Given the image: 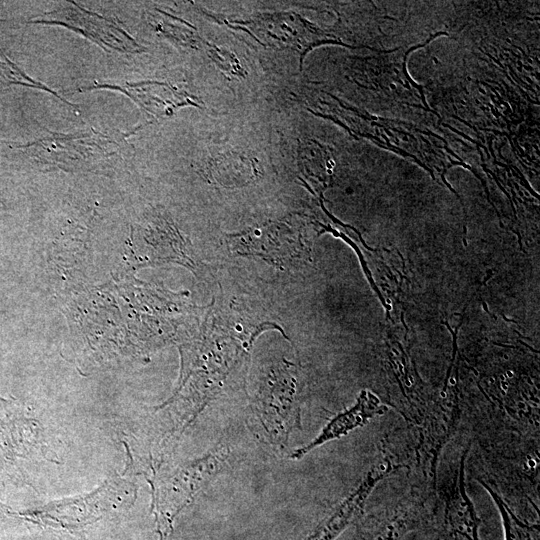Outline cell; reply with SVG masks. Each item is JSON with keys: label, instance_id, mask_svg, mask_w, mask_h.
<instances>
[{"label": "cell", "instance_id": "8", "mask_svg": "<svg viewBox=\"0 0 540 540\" xmlns=\"http://www.w3.org/2000/svg\"><path fill=\"white\" fill-rule=\"evenodd\" d=\"M209 174L221 184H245L256 175L253 159L242 155H223L210 162Z\"/></svg>", "mask_w": 540, "mask_h": 540}, {"label": "cell", "instance_id": "6", "mask_svg": "<svg viewBox=\"0 0 540 540\" xmlns=\"http://www.w3.org/2000/svg\"><path fill=\"white\" fill-rule=\"evenodd\" d=\"M468 452L469 445L461 453L454 479L446 495L443 530L451 540H480L478 532L480 519L465 486V463Z\"/></svg>", "mask_w": 540, "mask_h": 540}, {"label": "cell", "instance_id": "2", "mask_svg": "<svg viewBox=\"0 0 540 540\" xmlns=\"http://www.w3.org/2000/svg\"><path fill=\"white\" fill-rule=\"evenodd\" d=\"M224 23L236 24L240 29L254 35L255 39L257 37L270 39L279 46L298 51L300 67L303 57L312 48L325 43L344 45L336 40L321 39L319 30L300 15L292 12L262 13L248 20H224Z\"/></svg>", "mask_w": 540, "mask_h": 540}, {"label": "cell", "instance_id": "3", "mask_svg": "<svg viewBox=\"0 0 540 540\" xmlns=\"http://www.w3.org/2000/svg\"><path fill=\"white\" fill-rule=\"evenodd\" d=\"M459 418L457 393L452 399L443 397L425 413L421 421L420 442L417 449L419 464L424 475L435 488L439 455L454 431Z\"/></svg>", "mask_w": 540, "mask_h": 540}, {"label": "cell", "instance_id": "9", "mask_svg": "<svg viewBox=\"0 0 540 540\" xmlns=\"http://www.w3.org/2000/svg\"><path fill=\"white\" fill-rule=\"evenodd\" d=\"M480 483L489 492L499 510L505 540H540L539 524H529L519 519L492 485L482 480Z\"/></svg>", "mask_w": 540, "mask_h": 540}, {"label": "cell", "instance_id": "4", "mask_svg": "<svg viewBox=\"0 0 540 540\" xmlns=\"http://www.w3.org/2000/svg\"><path fill=\"white\" fill-rule=\"evenodd\" d=\"M424 503L409 496L362 519L354 540H401L427 519Z\"/></svg>", "mask_w": 540, "mask_h": 540}, {"label": "cell", "instance_id": "1", "mask_svg": "<svg viewBox=\"0 0 540 540\" xmlns=\"http://www.w3.org/2000/svg\"><path fill=\"white\" fill-rule=\"evenodd\" d=\"M256 410L269 437L277 443L284 444L290 433L300 426L296 381L287 366L268 375L258 392Z\"/></svg>", "mask_w": 540, "mask_h": 540}, {"label": "cell", "instance_id": "5", "mask_svg": "<svg viewBox=\"0 0 540 540\" xmlns=\"http://www.w3.org/2000/svg\"><path fill=\"white\" fill-rule=\"evenodd\" d=\"M402 465L384 457L366 474L360 485L325 519L307 540H334L352 521L357 519L375 486L395 473Z\"/></svg>", "mask_w": 540, "mask_h": 540}, {"label": "cell", "instance_id": "7", "mask_svg": "<svg viewBox=\"0 0 540 540\" xmlns=\"http://www.w3.org/2000/svg\"><path fill=\"white\" fill-rule=\"evenodd\" d=\"M386 411L387 407L375 395L363 391L353 407L336 415L309 444L293 452L292 458L299 459L314 448L346 435Z\"/></svg>", "mask_w": 540, "mask_h": 540}]
</instances>
